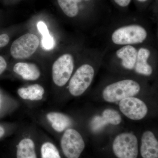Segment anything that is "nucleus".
Masks as SVG:
<instances>
[{
	"label": "nucleus",
	"mask_w": 158,
	"mask_h": 158,
	"mask_svg": "<svg viewBox=\"0 0 158 158\" xmlns=\"http://www.w3.org/2000/svg\"><path fill=\"white\" fill-rule=\"evenodd\" d=\"M74 61L72 55L66 53L60 56L54 62L52 67V78L54 84L59 87L65 86L72 75Z\"/></svg>",
	"instance_id": "obj_5"
},
{
	"label": "nucleus",
	"mask_w": 158,
	"mask_h": 158,
	"mask_svg": "<svg viewBox=\"0 0 158 158\" xmlns=\"http://www.w3.org/2000/svg\"><path fill=\"white\" fill-rule=\"evenodd\" d=\"M39 158H62L59 149L51 140H43L38 144Z\"/></svg>",
	"instance_id": "obj_16"
},
{
	"label": "nucleus",
	"mask_w": 158,
	"mask_h": 158,
	"mask_svg": "<svg viewBox=\"0 0 158 158\" xmlns=\"http://www.w3.org/2000/svg\"><path fill=\"white\" fill-rule=\"evenodd\" d=\"M85 146L81 135L74 129L65 130L60 140L61 150L66 158H79Z\"/></svg>",
	"instance_id": "obj_4"
},
{
	"label": "nucleus",
	"mask_w": 158,
	"mask_h": 158,
	"mask_svg": "<svg viewBox=\"0 0 158 158\" xmlns=\"http://www.w3.org/2000/svg\"><path fill=\"white\" fill-rule=\"evenodd\" d=\"M9 130L8 126L4 124H0V141L8 135Z\"/></svg>",
	"instance_id": "obj_21"
},
{
	"label": "nucleus",
	"mask_w": 158,
	"mask_h": 158,
	"mask_svg": "<svg viewBox=\"0 0 158 158\" xmlns=\"http://www.w3.org/2000/svg\"><path fill=\"white\" fill-rule=\"evenodd\" d=\"M14 156V158H39L38 144L31 136L23 137L15 144Z\"/></svg>",
	"instance_id": "obj_9"
},
{
	"label": "nucleus",
	"mask_w": 158,
	"mask_h": 158,
	"mask_svg": "<svg viewBox=\"0 0 158 158\" xmlns=\"http://www.w3.org/2000/svg\"><path fill=\"white\" fill-rule=\"evenodd\" d=\"M114 1L118 6L125 7L129 5L131 0H114Z\"/></svg>",
	"instance_id": "obj_25"
},
{
	"label": "nucleus",
	"mask_w": 158,
	"mask_h": 158,
	"mask_svg": "<svg viewBox=\"0 0 158 158\" xmlns=\"http://www.w3.org/2000/svg\"><path fill=\"white\" fill-rule=\"evenodd\" d=\"M37 28L40 34L43 35L49 34V31L47 27L43 22H39L37 24Z\"/></svg>",
	"instance_id": "obj_22"
},
{
	"label": "nucleus",
	"mask_w": 158,
	"mask_h": 158,
	"mask_svg": "<svg viewBox=\"0 0 158 158\" xmlns=\"http://www.w3.org/2000/svg\"><path fill=\"white\" fill-rule=\"evenodd\" d=\"M147 37V31L144 27L133 24L116 29L112 33L111 40L116 45H132L142 43Z\"/></svg>",
	"instance_id": "obj_2"
},
{
	"label": "nucleus",
	"mask_w": 158,
	"mask_h": 158,
	"mask_svg": "<svg viewBox=\"0 0 158 158\" xmlns=\"http://www.w3.org/2000/svg\"><path fill=\"white\" fill-rule=\"evenodd\" d=\"M17 94L19 98L23 100L38 102L43 99L45 90L41 85L34 84L28 87L19 88Z\"/></svg>",
	"instance_id": "obj_14"
},
{
	"label": "nucleus",
	"mask_w": 158,
	"mask_h": 158,
	"mask_svg": "<svg viewBox=\"0 0 158 158\" xmlns=\"http://www.w3.org/2000/svg\"><path fill=\"white\" fill-rule=\"evenodd\" d=\"M59 6L68 17H76L79 13L78 0H57Z\"/></svg>",
	"instance_id": "obj_17"
},
{
	"label": "nucleus",
	"mask_w": 158,
	"mask_h": 158,
	"mask_svg": "<svg viewBox=\"0 0 158 158\" xmlns=\"http://www.w3.org/2000/svg\"><path fill=\"white\" fill-rule=\"evenodd\" d=\"M9 37L7 34L0 35V48L6 46L9 44Z\"/></svg>",
	"instance_id": "obj_23"
},
{
	"label": "nucleus",
	"mask_w": 158,
	"mask_h": 158,
	"mask_svg": "<svg viewBox=\"0 0 158 158\" xmlns=\"http://www.w3.org/2000/svg\"><path fill=\"white\" fill-rule=\"evenodd\" d=\"M141 87L138 82L127 79L108 85L103 91L102 96L106 102L114 103L134 97L139 93Z\"/></svg>",
	"instance_id": "obj_1"
},
{
	"label": "nucleus",
	"mask_w": 158,
	"mask_h": 158,
	"mask_svg": "<svg viewBox=\"0 0 158 158\" xmlns=\"http://www.w3.org/2000/svg\"><path fill=\"white\" fill-rule=\"evenodd\" d=\"M138 50L131 45L122 46L116 52V56L121 60L123 67L132 70L135 68L137 60Z\"/></svg>",
	"instance_id": "obj_12"
},
{
	"label": "nucleus",
	"mask_w": 158,
	"mask_h": 158,
	"mask_svg": "<svg viewBox=\"0 0 158 158\" xmlns=\"http://www.w3.org/2000/svg\"><path fill=\"white\" fill-rule=\"evenodd\" d=\"M140 152L143 158H158V141L152 132L146 131L142 135Z\"/></svg>",
	"instance_id": "obj_10"
},
{
	"label": "nucleus",
	"mask_w": 158,
	"mask_h": 158,
	"mask_svg": "<svg viewBox=\"0 0 158 158\" xmlns=\"http://www.w3.org/2000/svg\"><path fill=\"white\" fill-rule=\"evenodd\" d=\"M107 124V123L102 116H96L91 122V127L94 131H98L101 130Z\"/></svg>",
	"instance_id": "obj_19"
},
{
	"label": "nucleus",
	"mask_w": 158,
	"mask_h": 158,
	"mask_svg": "<svg viewBox=\"0 0 158 158\" xmlns=\"http://www.w3.org/2000/svg\"><path fill=\"white\" fill-rule=\"evenodd\" d=\"M39 38L32 34H27L15 40L11 44L10 52L15 59H27L31 57L39 46Z\"/></svg>",
	"instance_id": "obj_7"
},
{
	"label": "nucleus",
	"mask_w": 158,
	"mask_h": 158,
	"mask_svg": "<svg viewBox=\"0 0 158 158\" xmlns=\"http://www.w3.org/2000/svg\"><path fill=\"white\" fill-rule=\"evenodd\" d=\"M13 71L24 80L34 81L40 76V71L38 66L34 63L18 62L14 65Z\"/></svg>",
	"instance_id": "obj_13"
},
{
	"label": "nucleus",
	"mask_w": 158,
	"mask_h": 158,
	"mask_svg": "<svg viewBox=\"0 0 158 158\" xmlns=\"http://www.w3.org/2000/svg\"><path fill=\"white\" fill-rule=\"evenodd\" d=\"M150 55V51L146 48H141L138 50L135 67L137 73L146 76H149L152 74V67L148 63Z\"/></svg>",
	"instance_id": "obj_15"
},
{
	"label": "nucleus",
	"mask_w": 158,
	"mask_h": 158,
	"mask_svg": "<svg viewBox=\"0 0 158 158\" xmlns=\"http://www.w3.org/2000/svg\"><path fill=\"white\" fill-rule=\"evenodd\" d=\"M94 75L92 65L85 63L80 66L69 80L68 89L70 94L74 97L81 95L91 85Z\"/></svg>",
	"instance_id": "obj_3"
},
{
	"label": "nucleus",
	"mask_w": 158,
	"mask_h": 158,
	"mask_svg": "<svg viewBox=\"0 0 158 158\" xmlns=\"http://www.w3.org/2000/svg\"><path fill=\"white\" fill-rule=\"evenodd\" d=\"M138 1L140 2H145L147 1V0H138Z\"/></svg>",
	"instance_id": "obj_27"
},
{
	"label": "nucleus",
	"mask_w": 158,
	"mask_h": 158,
	"mask_svg": "<svg viewBox=\"0 0 158 158\" xmlns=\"http://www.w3.org/2000/svg\"><path fill=\"white\" fill-rule=\"evenodd\" d=\"M0 105H1V99H0ZM0 107H1V106H0Z\"/></svg>",
	"instance_id": "obj_28"
},
{
	"label": "nucleus",
	"mask_w": 158,
	"mask_h": 158,
	"mask_svg": "<svg viewBox=\"0 0 158 158\" xmlns=\"http://www.w3.org/2000/svg\"><path fill=\"white\" fill-rule=\"evenodd\" d=\"M42 45L44 48L47 50H50L54 48L55 41L49 33L43 35Z\"/></svg>",
	"instance_id": "obj_20"
},
{
	"label": "nucleus",
	"mask_w": 158,
	"mask_h": 158,
	"mask_svg": "<svg viewBox=\"0 0 158 158\" xmlns=\"http://www.w3.org/2000/svg\"><path fill=\"white\" fill-rule=\"evenodd\" d=\"M7 67V62L3 57L0 56V76L2 74Z\"/></svg>",
	"instance_id": "obj_24"
},
{
	"label": "nucleus",
	"mask_w": 158,
	"mask_h": 158,
	"mask_svg": "<svg viewBox=\"0 0 158 158\" xmlns=\"http://www.w3.org/2000/svg\"><path fill=\"white\" fill-rule=\"evenodd\" d=\"M119 107L125 116L134 120H140L144 118L148 111L145 103L134 97L121 100L119 102Z\"/></svg>",
	"instance_id": "obj_8"
},
{
	"label": "nucleus",
	"mask_w": 158,
	"mask_h": 158,
	"mask_svg": "<svg viewBox=\"0 0 158 158\" xmlns=\"http://www.w3.org/2000/svg\"><path fill=\"white\" fill-rule=\"evenodd\" d=\"M113 149L118 158H137L138 144L137 137L132 133L119 134L113 141Z\"/></svg>",
	"instance_id": "obj_6"
},
{
	"label": "nucleus",
	"mask_w": 158,
	"mask_h": 158,
	"mask_svg": "<svg viewBox=\"0 0 158 158\" xmlns=\"http://www.w3.org/2000/svg\"><path fill=\"white\" fill-rule=\"evenodd\" d=\"M90 1V0H78L79 3L81 2H82V1Z\"/></svg>",
	"instance_id": "obj_26"
},
{
	"label": "nucleus",
	"mask_w": 158,
	"mask_h": 158,
	"mask_svg": "<svg viewBox=\"0 0 158 158\" xmlns=\"http://www.w3.org/2000/svg\"><path fill=\"white\" fill-rule=\"evenodd\" d=\"M45 116L51 127L56 132L65 131L72 124L69 116L60 112L50 111L46 114Z\"/></svg>",
	"instance_id": "obj_11"
},
{
	"label": "nucleus",
	"mask_w": 158,
	"mask_h": 158,
	"mask_svg": "<svg viewBox=\"0 0 158 158\" xmlns=\"http://www.w3.org/2000/svg\"><path fill=\"white\" fill-rule=\"evenodd\" d=\"M102 118L106 123L117 125L121 122L122 118L119 113L113 109H106L102 113Z\"/></svg>",
	"instance_id": "obj_18"
}]
</instances>
